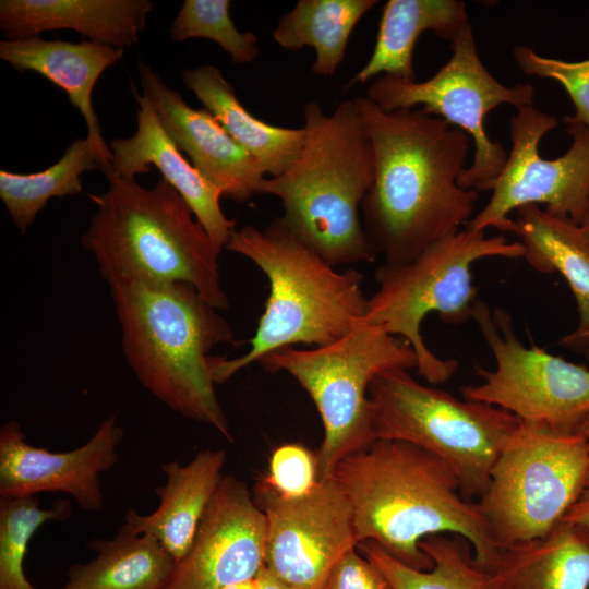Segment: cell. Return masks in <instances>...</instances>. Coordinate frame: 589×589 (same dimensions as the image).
<instances>
[{"mask_svg":"<svg viewBox=\"0 0 589 589\" xmlns=\"http://www.w3.org/2000/svg\"><path fill=\"white\" fill-rule=\"evenodd\" d=\"M257 362L267 372L290 374L313 400L324 428L315 454L317 478L325 480L341 459L375 441L369 398L373 378L389 370L417 369L418 358L406 340L363 321L328 346L287 347Z\"/></svg>","mask_w":589,"mask_h":589,"instance_id":"obj_9","label":"cell"},{"mask_svg":"<svg viewBox=\"0 0 589 589\" xmlns=\"http://www.w3.org/2000/svg\"><path fill=\"white\" fill-rule=\"evenodd\" d=\"M563 520L574 525L589 526V485L567 510Z\"/></svg>","mask_w":589,"mask_h":589,"instance_id":"obj_35","label":"cell"},{"mask_svg":"<svg viewBox=\"0 0 589 589\" xmlns=\"http://www.w3.org/2000/svg\"><path fill=\"white\" fill-rule=\"evenodd\" d=\"M253 500L266 521L265 567L292 589H324L335 564L358 546L351 506L333 477L294 498L260 479Z\"/></svg>","mask_w":589,"mask_h":589,"instance_id":"obj_14","label":"cell"},{"mask_svg":"<svg viewBox=\"0 0 589 589\" xmlns=\"http://www.w3.org/2000/svg\"><path fill=\"white\" fill-rule=\"evenodd\" d=\"M369 398L375 441H404L437 456L469 502L483 495L497 458L521 424L502 408L421 384L408 370L376 375Z\"/></svg>","mask_w":589,"mask_h":589,"instance_id":"obj_8","label":"cell"},{"mask_svg":"<svg viewBox=\"0 0 589 589\" xmlns=\"http://www.w3.org/2000/svg\"><path fill=\"white\" fill-rule=\"evenodd\" d=\"M108 189L92 194L96 209L81 243L110 280L181 281L218 311L229 308L223 289L219 248L165 179L145 188L104 170Z\"/></svg>","mask_w":589,"mask_h":589,"instance_id":"obj_6","label":"cell"},{"mask_svg":"<svg viewBox=\"0 0 589 589\" xmlns=\"http://www.w3.org/2000/svg\"><path fill=\"white\" fill-rule=\"evenodd\" d=\"M349 501L358 545L373 541L400 563L432 568L420 542L432 534H458L473 562L490 574L502 549L477 502L466 501L452 468L408 442L376 440L341 459L333 476Z\"/></svg>","mask_w":589,"mask_h":589,"instance_id":"obj_2","label":"cell"},{"mask_svg":"<svg viewBox=\"0 0 589 589\" xmlns=\"http://www.w3.org/2000/svg\"><path fill=\"white\" fill-rule=\"evenodd\" d=\"M513 58L525 74L551 79L561 84L575 107V115L564 120L589 128V59L572 62L548 58L528 46H516Z\"/></svg>","mask_w":589,"mask_h":589,"instance_id":"obj_32","label":"cell"},{"mask_svg":"<svg viewBox=\"0 0 589 589\" xmlns=\"http://www.w3.org/2000/svg\"><path fill=\"white\" fill-rule=\"evenodd\" d=\"M588 469V438L521 422L477 501L500 548L550 533L587 486Z\"/></svg>","mask_w":589,"mask_h":589,"instance_id":"obj_10","label":"cell"},{"mask_svg":"<svg viewBox=\"0 0 589 589\" xmlns=\"http://www.w3.org/2000/svg\"><path fill=\"white\" fill-rule=\"evenodd\" d=\"M471 320L489 346L493 370L479 368L482 382L460 388L468 400L486 402L524 423L573 433L589 418V366L575 364L536 346H525L510 315L478 300Z\"/></svg>","mask_w":589,"mask_h":589,"instance_id":"obj_12","label":"cell"},{"mask_svg":"<svg viewBox=\"0 0 589 589\" xmlns=\"http://www.w3.org/2000/svg\"><path fill=\"white\" fill-rule=\"evenodd\" d=\"M70 514L67 500H57L47 509L36 496L0 500V589H35L23 567L28 543L45 522L63 520Z\"/></svg>","mask_w":589,"mask_h":589,"instance_id":"obj_30","label":"cell"},{"mask_svg":"<svg viewBox=\"0 0 589 589\" xmlns=\"http://www.w3.org/2000/svg\"><path fill=\"white\" fill-rule=\"evenodd\" d=\"M324 589H393L384 573L356 549L348 551L330 570Z\"/></svg>","mask_w":589,"mask_h":589,"instance_id":"obj_34","label":"cell"},{"mask_svg":"<svg viewBox=\"0 0 589 589\" xmlns=\"http://www.w3.org/2000/svg\"><path fill=\"white\" fill-rule=\"evenodd\" d=\"M491 589H589V526L562 520L545 537L502 550Z\"/></svg>","mask_w":589,"mask_h":589,"instance_id":"obj_24","label":"cell"},{"mask_svg":"<svg viewBox=\"0 0 589 589\" xmlns=\"http://www.w3.org/2000/svg\"><path fill=\"white\" fill-rule=\"evenodd\" d=\"M448 61L429 80L408 81L381 75L366 89V97L385 111L421 106L464 130L472 140V163L459 178V185L477 192L492 190L508 153L484 129V119L503 104L521 108L531 106L534 88L530 84L506 86L483 64L468 22L450 43Z\"/></svg>","mask_w":589,"mask_h":589,"instance_id":"obj_11","label":"cell"},{"mask_svg":"<svg viewBox=\"0 0 589 589\" xmlns=\"http://www.w3.org/2000/svg\"><path fill=\"white\" fill-rule=\"evenodd\" d=\"M581 229L584 230V233L586 236V238L588 239L589 241V206L582 217V220L581 223L579 224Z\"/></svg>","mask_w":589,"mask_h":589,"instance_id":"obj_39","label":"cell"},{"mask_svg":"<svg viewBox=\"0 0 589 589\" xmlns=\"http://www.w3.org/2000/svg\"><path fill=\"white\" fill-rule=\"evenodd\" d=\"M104 167L87 139L73 141L49 168L32 173L0 170V199L13 224L25 232L52 197L83 191L81 175Z\"/></svg>","mask_w":589,"mask_h":589,"instance_id":"obj_29","label":"cell"},{"mask_svg":"<svg viewBox=\"0 0 589 589\" xmlns=\"http://www.w3.org/2000/svg\"><path fill=\"white\" fill-rule=\"evenodd\" d=\"M266 521L247 484L224 476L165 589H223L265 566Z\"/></svg>","mask_w":589,"mask_h":589,"instance_id":"obj_15","label":"cell"},{"mask_svg":"<svg viewBox=\"0 0 589 589\" xmlns=\"http://www.w3.org/2000/svg\"><path fill=\"white\" fill-rule=\"evenodd\" d=\"M155 3L149 0H1L5 39L71 29L89 40L125 48L137 44Z\"/></svg>","mask_w":589,"mask_h":589,"instance_id":"obj_20","label":"cell"},{"mask_svg":"<svg viewBox=\"0 0 589 589\" xmlns=\"http://www.w3.org/2000/svg\"><path fill=\"white\" fill-rule=\"evenodd\" d=\"M123 436L113 413L82 446L50 452L26 443L19 422H7L0 430V498L62 492L74 497L85 510H100L104 496L99 474L117 462V448Z\"/></svg>","mask_w":589,"mask_h":589,"instance_id":"obj_16","label":"cell"},{"mask_svg":"<svg viewBox=\"0 0 589 589\" xmlns=\"http://www.w3.org/2000/svg\"><path fill=\"white\" fill-rule=\"evenodd\" d=\"M377 0H299L284 14L273 38L285 50L311 47L315 59L311 71L333 76L346 57L350 35Z\"/></svg>","mask_w":589,"mask_h":589,"instance_id":"obj_27","label":"cell"},{"mask_svg":"<svg viewBox=\"0 0 589 589\" xmlns=\"http://www.w3.org/2000/svg\"><path fill=\"white\" fill-rule=\"evenodd\" d=\"M229 0H184L171 26L173 41L206 38L227 52L232 62L248 64L257 59V38L251 32H240L230 17Z\"/></svg>","mask_w":589,"mask_h":589,"instance_id":"obj_31","label":"cell"},{"mask_svg":"<svg viewBox=\"0 0 589 589\" xmlns=\"http://www.w3.org/2000/svg\"><path fill=\"white\" fill-rule=\"evenodd\" d=\"M223 589H257L255 578L227 586Z\"/></svg>","mask_w":589,"mask_h":589,"instance_id":"obj_37","label":"cell"},{"mask_svg":"<svg viewBox=\"0 0 589 589\" xmlns=\"http://www.w3.org/2000/svg\"><path fill=\"white\" fill-rule=\"evenodd\" d=\"M509 232L520 239L524 259L540 273L563 276L575 298L579 323L561 340L574 350L589 348V241L580 225L529 204L517 209Z\"/></svg>","mask_w":589,"mask_h":589,"instance_id":"obj_22","label":"cell"},{"mask_svg":"<svg viewBox=\"0 0 589 589\" xmlns=\"http://www.w3.org/2000/svg\"><path fill=\"white\" fill-rule=\"evenodd\" d=\"M468 22L465 1L388 0L382 11L372 55L346 88L364 84L378 74L417 81L413 49L419 36L432 31L438 38L452 43Z\"/></svg>","mask_w":589,"mask_h":589,"instance_id":"obj_23","label":"cell"},{"mask_svg":"<svg viewBox=\"0 0 589 589\" xmlns=\"http://www.w3.org/2000/svg\"><path fill=\"white\" fill-rule=\"evenodd\" d=\"M143 95L154 106L170 140L224 197L244 203L260 194L266 171L205 108L190 107L160 75L139 62Z\"/></svg>","mask_w":589,"mask_h":589,"instance_id":"obj_17","label":"cell"},{"mask_svg":"<svg viewBox=\"0 0 589 589\" xmlns=\"http://www.w3.org/2000/svg\"><path fill=\"white\" fill-rule=\"evenodd\" d=\"M261 480L281 497L303 496L318 481L316 455L300 444L280 445L273 452L268 471Z\"/></svg>","mask_w":589,"mask_h":589,"instance_id":"obj_33","label":"cell"},{"mask_svg":"<svg viewBox=\"0 0 589 589\" xmlns=\"http://www.w3.org/2000/svg\"><path fill=\"white\" fill-rule=\"evenodd\" d=\"M304 140L290 167L266 177L260 194L276 196L281 219L333 266L375 261L361 219L374 179V153L353 99L326 115L317 100L303 108Z\"/></svg>","mask_w":589,"mask_h":589,"instance_id":"obj_3","label":"cell"},{"mask_svg":"<svg viewBox=\"0 0 589 589\" xmlns=\"http://www.w3.org/2000/svg\"><path fill=\"white\" fill-rule=\"evenodd\" d=\"M564 121L572 145L562 156L545 159L539 144L557 127V119L532 105L517 109L510 119L512 148L505 165L494 181L490 200L473 215L467 229L509 232V214L529 204H544L548 213L581 223L589 206V128Z\"/></svg>","mask_w":589,"mask_h":589,"instance_id":"obj_13","label":"cell"},{"mask_svg":"<svg viewBox=\"0 0 589 589\" xmlns=\"http://www.w3.org/2000/svg\"><path fill=\"white\" fill-rule=\"evenodd\" d=\"M224 450L199 452L187 465H163L166 483L155 490L159 504L149 514L129 509L122 527L155 538L179 562L192 545L203 515L221 479Z\"/></svg>","mask_w":589,"mask_h":589,"instance_id":"obj_21","label":"cell"},{"mask_svg":"<svg viewBox=\"0 0 589 589\" xmlns=\"http://www.w3.org/2000/svg\"><path fill=\"white\" fill-rule=\"evenodd\" d=\"M255 581L257 589H292L271 573L265 566L256 575Z\"/></svg>","mask_w":589,"mask_h":589,"instance_id":"obj_36","label":"cell"},{"mask_svg":"<svg viewBox=\"0 0 589 589\" xmlns=\"http://www.w3.org/2000/svg\"><path fill=\"white\" fill-rule=\"evenodd\" d=\"M122 57L123 49L93 40L71 43L32 36L0 41V59L19 72L39 73L67 93L86 122V139L103 171L111 166L112 154L93 108V91L104 71Z\"/></svg>","mask_w":589,"mask_h":589,"instance_id":"obj_19","label":"cell"},{"mask_svg":"<svg viewBox=\"0 0 589 589\" xmlns=\"http://www.w3.org/2000/svg\"><path fill=\"white\" fill-rule=\"evenodd\" d=\"M353 100L374 153L363 228L385 264L404 265L473 217L478 192L458 183L472 140L421 108L385 111L366 96Z\"/></svg>","mask_w":589,"mask_h":589,"instance_id":"obj_1","label":"cell"},{"mask_svg":"<svg viewBox=\"0 0 589 589\" xmlns=\"http://www.w3.org/2000/svg\"><path fill=\"white\" fill-rule=\"evenodd\" d=\"M137 103L136 131L127 139H115L108 145L112 154L111 167L120 176L135 179L157 168L170 185L182 196L213 241L225 248L236 221L225 216L220 207L221 192L209 183L184 158L165 131L151 101L132 85Z\"/></svg>","mask_w":589,"mask_h":589,"instance_id":"obj_18","label":"cell"},{"mask_svg":"<svg viewBox=\"0 0 589 589\" xmlns=\"http://www.w3.org/2000/svg\"><path fill=\"white\" fill-rule=\"evenodd\" d=\"M182 80L203 108L263 165L268 177L283 173L296 160L304 140L303 127L272 125L252 116L237 97L232 85L214 65L188 69L182 73Z\"/></svg>","mask_w":589,"mask_h":589,"instance_id":"obj_25","label":"cell"},{"mask_svg":"<svg viewBox=\"0 0 589 589\" xmlns=\"http://www.w3.org/2000/svg\"><path fill=\"white\" fill-rule=\"evenodd\" d=\"M87 546L96 557L72 565L63 589H165L177 564L155 538L122 526L112 539L91 540Z\"/></svg>","mask_w":589,"mask_h":589,"instance_id":"obj_26","label":"cell"},{"mask_svg":"<svg viewBox=\"0 0 589 589\" xmlns=\"http://www.w3.org/2000/svg\"><path fill=\"white\" fill-rule=\"evenodd\" d=\"M358 546L393 589H491L489 574L474 564L471 545L458 534H432L421 540V550L433 563L428 570L400 563L373 541Z\"/></svg>","mask_w":589,"mask_h":589,"instance_id":"obj_28","label":"cell"},{"mask_svg":"<svg viewBox=\"0 0 589 589\" xmlns=\"http://www.w3.org/2000/svg\"><path fill=\"white\" fill-rule=\"evenodd\" d=\"M522 256V244L504 235L488 237L467 228L454 231L407 264L380 265L374 274L377 289L368 299L364 321L406 340L417 354L418 374L431 384H442L454 375L458 362L428 348L421 323L430 313L448 324L468 322L479 300L472 265L490 257Z\"/></svg>","mask_w":589,"mask_h":589,"instance_id":"obj_7","label":"cell"},{"mask_svg":"<svg viewBox=\"0 0 589 589\" xmlns=\"http://www.w3.org/2000/svg\"><path fill=\"white\" fill-rule=\"evenodd\" d=\"M107 284L123 354L142 386L175 412L214 428L231 442L208 369L212 349L233 340L228 322L187 283Z\"/></svg>","mask_w":589,"mask_h":589,"instance_id":"obj_4","label":"cell"},{"mask_svg":"<svg viewBox=\"0 0 589 589\" xmlns=\"http://www.w3.org/2000/svg\"><path fill=\"white\" fill-rule=\"evenodd\" d=\"M225 249L252 261L266 276L269 294L250 349L228 359L211 356L213 382L220 384L276 350L303 344L328 346L364 321L363 275L335 267L300 240L281 217L265 228L235 229Z\"/></svg>","mask_w":589,"mask_h":589,"instance_id":"obj_5","label":"cell"},{"mask_svg":"<svg viewBox=\"0 0 589 589\" xmlns=\"http://www.w3.org/2000/svg\"><path fill=\"white\" fill-rule=\"evenodd\" d=\"M575 433H578L589 440V418L584 421L576 430ZM589 485V469L587 477V486Z\"/></svg>","mask_w":589,"mask_h":589,"instance_id":"obj_38","label":"cell"}]
</instances>
